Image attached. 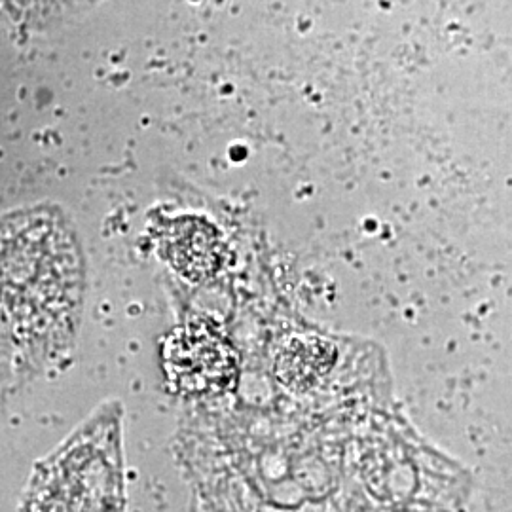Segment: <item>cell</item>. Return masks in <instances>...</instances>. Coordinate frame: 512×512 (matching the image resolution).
<instances>
[{"mask_svg": "<svg viewBox=\"0 0 512 512\" xmlns=\"http://www.w3.org/2000/svg\"><path fill=\"white\" fill-rule=\"evenodd\" d=\"M118 488L110 484L107 490H88L86 501L82 490V475H73V471L52 473L48 480L35 490L29 512H118L116 503Z\"/></svg>", "mask_w": 512, "mask_h": 512, "instance_id": "cell-3", "label": "cell"}, {"mask_svg": "<svg viewBox=\"0 0 512 512\" xmlns=\"http://www.w3.org/2000/svg\"><path fill=\"white\" fill-rule=\"evenodd\" d=\"M84 293L78 243L52 213L0 224V349L46 357L73 336Z\"/></svg>", "mask_w": 512, "mask_h": 512, "instance_id": "cell-1", "label": "cell"}, {"mask_svg": "<svg viewBox=\"0 0 512 512\" xmlns=\"http://www.w3.org/2000/svg\"><path fill=\"white\" fill-rule=\"evenodd\" d=\"M169 258L179 274L192 281H202L217 274L222 266V243L213 228L190 220L175 230Z\"/></svg>", "mask_w": 512, "mask_h": 512, "instance_id": "cell-4", "label": "cell"}, {"mask_svg": "<svg viewBox=\"0 0 512 512\" xmlns=\"http://www.w3.org/2000/svg\"><path fill=\"white\" fill-rule=\"evenodd\" d=\"M169 382L190 397H217L238 382V355L205 323H188L171 332L164 346Z\"/></svg>", "mask_w": 512, "mask_h": 512, "instance_id": "cell-2", "label": "cell"}]
</instances>
